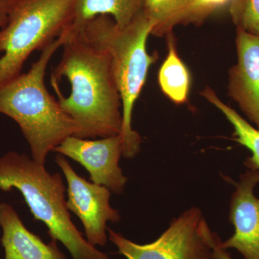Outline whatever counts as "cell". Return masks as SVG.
I'll list each match as a JSON object with an SVG mask.
<instances>
[{"label":"cell","mask_w":259,"mask_h":259,"mask_svg":"<svg viewBox=\"0 0 259 259\" xmlns=\"http://www.w3.org/2000/svg\"><path fill=\"white\" fill-rule=\"evenodd\" d=\"M65 37L51 83L61 108L76 124L74 136L102 139L121 134L122 101L110 56L81 31Z\"/></svg>","instance_id":"obj_1"},{"label":"cell","mask_w":259,"mask_h":259,"mask_svg":"<svg viewBox=\"0 0 259 259\" xmlns=\"http://www.w3.org/2000/svg\"><path fill=\"white\" fill-rule=\"evenodd\" d=\"M0 226L5 259H67L56 241L44 243L27 229L15 209L5 202L0 204Z\"/></svg>","instance_id":"obj_11"},{"label":"cell","mask_w":259,"mask_h":259,"mask_svg":"<svg viewBox=\"0 0 259 259\" xmlns=\"http://www.w3.org/2000/svg\"><path fill=\"white\" fill-rule=\"evenodd\" d=\"M237 62L229 70L228 95L259 129V36L236 28Z\"/></svg>","instance_id":"obj_10"},{"label":"cell","mask_w":259,"mask_h":259,"mask_svg":"<svg viewBox=\"0 0 259 259\" xmlns=\"http://www.w3.org/2000/svg\"><path fill=\"white\" fill-rule=\"evenodd\" d=\"M15 0H0V30L6 25Z\"/></svg>","instance_id":"obj_18"},{"label":"cell","mask_w":259,"mask_h":259,"mask_svg":"<svg viewBox=\"0 0 259 259\" xmlns=\"http://www.w3.org/2000/svg\"><path fill=\"white\" fill-rule=\"evenodd\" d=\"M221 241L219 238L216 240L212 249V259H233L226 250L223 249L221 246Z\"/></svg>","instance_id":"obj_19"},{"label":"cell","mask_w":259,"mask_h":259,"mask_svg":"<svg viewBox=\"0 0 259 259\" xmlns=\"http://www.w3.org/2000/svg\"><path fill=\"white\" fill-rule=\"evenodd\" d=\"M74 0H15L0 30V83L21 74L34 51H42L69 26Z\"/></svg>","instance_id":"obj_5"},{"label":"cell","mask_w":259,"mask_h":259,"mask_svg":"<svg viewBox=\"0 0 259 259\" xmlns=\"http://www.w3.org/2000/svg\"><path fill=\"white\" fill-rule=\"evenodd\" d=\"M153 24L144 11L124 28L118 26L108 15H99L90 20L80 31L89 41L106 51L110 56L116 82L122 101L123 156H136L141 137L133 129L135 103L144 88L151 65L157 53L150 54L146 44Z\"/></svg>","instance_id":"obj_3"},{"label":"cell","mask_w":259,"mask_h":259,"mask_svg":"<svg viewBox=\"0 0 259 259\" xmlns=\"http://www.w3.org/2000/svg\"><path fill=\"white\" fill-rule=\"evenodd\" d=\"M168 36V54L158 71V81L162 93L177 105L188 100L191 88L190 71L179 56L175 36Z\"/></svg>","instance_id":"obj_13"},{"label":"cell","mask_w":259,"mask_h":259,"mask_svg":"<svg viewBox=\"0 0 259 259\" xmlns=\"http://www.w3.org/2000/svg\"><path fill=\"white\" fill-rule=\"evenodd\" d=\"M13 189L21 192L34 218L46 225L53 241L61 242L73 259H110L90 244L71 221L59 174H50L27 155L10 151L0 156V190Z\"/></svg>","instance_id":"obj_4"},{"label":"cell","mask_w":259,"mask_h":259,"mask_svg":"<svg viewBox=\"0 0 259 259\" xmlns=\"http://www.w3.org/2000/svg\"><path fill=\"white\" fill-rule=\"evenodd\" d=\"M109 239L127 259H212L218 238L200 209L193 207L175 219L156 241L137 244L108 229Z\"/></svg>","instance_id":"obj_6"},{"label":"cell","mask_w":259,"mask_h":259,"mask_svg":"<svg viewBox=\"0 0 259 259\" xmlns=\"http://www.w3.org/2000/svg\"><path fill=\"white\" fill-rule=\"evenodd\" d=\"M56 163L67 182L68 209L82 223L87 241L93 246H104L107 242V223L120 220L118 211L110 205V190L79 176L63 155L56 156Z\"/></svg>","instance_id":"obj_7"},{"label":"cell","mask_w":259,"mask_h":259,"mask_svg":"<svg viewBox=\"0 0 259 259\" xmlns=\"http://www.w3.org/2000/svg\"><path fill=\"white\" fill-rule=\"evenodd\" d=\"M123 139L120 134L100 140L66 138L54 150L84 167L93 183L104 186L116 194L124 190L127 177L119 166L123 156Z\"/></svg>","instance_id":"obj_8"},{"label":"cell","mask_w":259,"mask_h":259,"mask_svg":"<svg viewBox=\"0 0 259 259\" xmlns=\"http://www.w3.org/2000/svg\"><path fill=\"white\" fill-rule=\"evenodd\" d=\"M65 41L66 37L61 35L42 51L28 72L0 83V113L18 124L32 159L42 166L49 153L77 131L44 81L49 61Z\"/></svg>","instance_id":"obj_2"},{"label":"cell","mask_w":259,"mask_h":259,"mask_svg":"<svg viewBox=\"0 0 259 259\" xmlns=\"http://www.w3.org/2000/svg\"><path fill=\"white\" fill-rule=\"evenodd\" d=\"M232 0H192L177 20V25H201L214 12L230 5Z\"/></svg>","instance_id":"obj_17"},{"label":"cell","mask_w":259,"mask_h":259,"mask_svg":"<svg viewBox=\"0 0 259 259\" xmlns=\"http://www.w3.org/2000/svg\"><path fill=\"white\" fill-rule=\"evenodd\" d=\"M259 184V170L248 168L235 184L230 204V221L234 234L221 243V248H233L244 259H259V198L255 187Z\"/></svg>","instance_id":"obj_9"},{"label":"cell","mask_w":259,"mask_h":259,"mask_svg":"<svg viewBox=\"0 0 259 259\" xmlns=\"http://www.w3.org/2000/svg\"><path fill=\"white\" fill-rule=\"evenodd\" d=\"M144 0H74L72 20L63 33L71 35L79 32L99 15H108L124 28L144 11Z\"/></svg>","instance_id":"obj_12"},{"label":"cell","mask_w":259,"mask_h":259,"mask_svg":"<svg viewBox=\"0 0 259 259\" xmlns=\"http://www.w3.org/2000/svg\"><path fill=\"white\" fill-rule=\"evenodd\" d=\"M201 95L222 112L233 125L235 141L251 152V156L245 161V166L248 168L259 170V129L245 120L234 109L225 104L209 87H206Z\"/></svg>","instance_id":"obj_14"},{"label":"cell","mask_w":259,"mask_h":259,"mask_svg":"<svg viewBox=\"0 0 259 259\" xmlns=\"http://www.w3.org/2000/svg\"><path fill=\"white\" fill-rule=\"evenodd\" d=\"M192 0H144V12L153 24L151 35L171 33L177 20Z\"/></svg>","instance_id":"obj_15"},{"label":"cell","mask_w":259,"mask_h":259,"mask_svg":"<svg viewBox=\"0 0 259 259\" xmlns=\"http://www.w3.org/2000/svg\"><path fill=\"white\" fill-rule=\"evenodd\" d=\"M229 13L236 28L259 36V0H232Z\"/></svg>","instance_id":"obj_16"}]
</instances>
